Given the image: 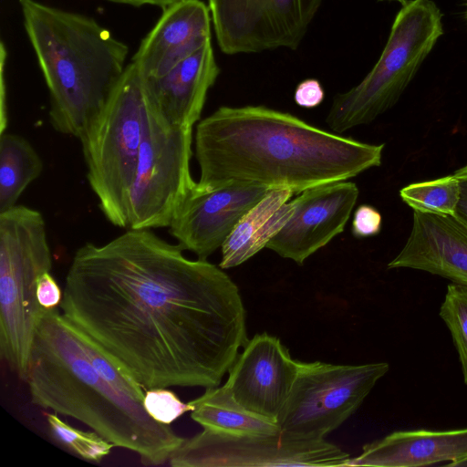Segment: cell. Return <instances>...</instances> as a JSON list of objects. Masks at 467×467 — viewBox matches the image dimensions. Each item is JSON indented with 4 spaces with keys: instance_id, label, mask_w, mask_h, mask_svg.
Instances as JSON below:
<instances>
[{
    "instance_id": "1",
    "label": "cell",
    "mask_w": 467,
    "mask_h": 467,
    "mask_svg": "<svg viewBox=\"0 0 467 467\" xmlns=\"http://www.w3.org/2000/svg\"><path fill=\"white\" fill-rule=\"evenodd\" d=\"M150 229L75 253L62 315L145 389L220 386L248 341L236 284Z\"/></svg>"
},
{
    "instance_id": "2",
    "label": "cell",
    "mask_w": 467,
    "mask_h": 467,
    "mask_svg": "<svg viewBox=\"0 0 467 467\" xmlns=\"http://www.w3.org/2000/svg\"><path fill=\"white\" fill-rule=\"evenodd\" d=\"M383 149L265 106H222L197 124L195 191L254 185L299 194L379 166Z\"/></svg>"
},
{
    "instance_id": "3",
    "label": "cell",
    "mask_w": 467,
    "mask_h": 467,
    "mask_svg": "<svg viewBox=\"0 0 467 467\" xmlns=\"http://www.w3.org/2000/svg\"><path fill=\"white\" fill-rule=\"evenodd\" d=\"M32 403L72 417L145 465L169 461L183 442L145 410L142 387L57 308H44L26 371Z\"/></svg>"
},
{
    "instance_id": "4",
    "label": "cell",
    "mask_w": 467,
    "mask_h": 467,
    "mask_svg": "<svg viewBox=\"0 0 467 467\" xmlns=\"http://www.w3.org/2000/svg\"><path fill=\"white\" fill-rule=\"evenodd\" d=\"M24 26L49 92V121L78 138L125 70L128 47L91 17L19 0Z\"/></svg>"
},
{
    "instance_id": "5",
    "label": "cell",
    "mask_w": 467,
    "mask_h": 467,
    "mask_svg": "<svg viewBox=\"0 0 467 467\" xmlns=\"http://www.w3.org/2000/svg\"><path fill=\"white\" fill-rule=\"evenodd\" d=\"M150 114L142 75L131 62L78 136L88 184L104 216L120 228H128L127 202Z\"/></svg>"
},
{
    "instance_id": "6",
    "label": "cell",
    "mask_w": 467,
    "mask_h": 467,
    "mask_svg": "<svg viewBox=\"0 0 467 467\" xmlns=\"http://www.w3.org/2000/svg\"><path fill=\"white\" fill-rule=\"evenodd\" d=\"M52 264L39 211L16 205L0 213V355L24 381L44 310L36 297L37 285Z\"/></svg>"
},
{
    "instance_id": "7",
    "label": "cell",
    "mask_w": 467,
    "mask_h": 467,
    "mask_svg": "<svg viewBox=\"0 0 467 467\" xmlns=\"http://www.w3.org/2000/svg\"><path fill=\"white\" fill-rule=\"evenodd\" d=\"M442 15L431 0L402 5L372 69L355 87L334 97L327 126L343 133L373 121L396 104L443 34Z\"/></svg>"
},
{
    "instance_id": "8",
    "label": "cell",
    "mask_w": 467,
    "mask_h": 467,
    "mask_svg": "<svg viewBox=\"0 0 467 467\" xmlns=\"http://www.w3.org/2000/svg\"><path fill=\"white\" fill-rule=\"evenodd\" d=\"M192 128L150 114L127 202L128 229L169 227L196 186L190 170Z\"/></svg>"
},
{
    "instance_id": "9",
    "label": "cell",
    "mask_w": 467,
    "mask_h": 467,
    "mask_svg": "<svg viewBox=\"0 0 467 467\" xmlns=\"http://www.w3.org/2000/svg\"><path fill=\"white\" fill-rule=\"evenodd\" d=\"M389 369L387 362L336 365L300 361L276 420L280 431L300 439H325L358 410Z\"/></svg>"
},
{
    "instance_id": "10",
    "label": "cell",
    "mask_w": 467,
    "mask_h": 467,
    "mask_svg": "<svg viewBox=\"0 0 467 467\" xmlns=\"http://www.w3.org/2000/svg\"><path fill=\"white\" fill-rule=\"evenodd\" d=\"M349 455L325 439L275 434H231L207 429L171 454L172 467L344 466Z\"/></svg>"
},
{
    "instance_id": "11",
    "label": "cell",
    "mask_w": 467,
    "mask_h": 467,
    "mask_svg": "<svg viewBox=\"0 0 467 467\" xmlns=\"http://www.w3.org/2000/svg\"><path fill=\"white\" fill-rule=\"evenodd\" d=\"M323 0H208L218 47L226 55L296 50Z\"/></svg>"
},
{
    "instance_id": "12",
    "label": "cell",
    "mask_w": 467,
    "mask_h": 467,
    "mask_svg": "<svg viewBox=\"0 0 467 467\" xmlns=\"http://www.w3.org/2000/svg\"><path fill=\"white\" fill-rule=\"evenodd\" d=\"M356 183L340 181L308 188L294 199V212L266 244L298 265L341 234L358 198Z\"/></svg>"
},
{
    "instance_id": "13",
    "label": "cell",
    "mask_w": 467,
    "mask_h": 467,
    "mask_svg": "<svg viewBox=\"0 0 467 467\" xmlns=\"http://www.w3.org/2000/svg\"><path fill=\"white\" fill-rule=\"evenodd\" d=\"M299 362L278 337L256 334L238 354L224 385L244 408L276 422L289 397Z\"/></svg>"
},
{
    "instance_id": "14",
    "label": "cell",
    "mask_w": 467,
    "mask_h": 467,
    "mask_svg": "<svg viewBox=\"0 0 467 467\" xmlns=\"http://www.w3.org/2000/svg\"><path fill=\"white\" fill-rule=\"evenodd\" d=\"M270 190L235 185L200 192L194 188L171 221L170 234L182 250L206 260L222 247L243 215Z\"/></svg>"
},
{
    "instance_id": "15",
    "label": "cell",
    "mask_w": 467,
    "mask_h": 467,
    "mask_svg": "<svg viewBox=\"0 0 467 467\" xmlns=\"http://www.w3.org/2000/svg\"><path fill=\"white\" fill-rule=\"evenodd\" d=\"M388 268L420 270L467 286V224L454 215L413 212L410 234Z\"/></svg>"
},
{
    "instance_id": "16",
    "label": "cell",
    "mask_w": 467,
    "mask_h": 467,
    "mask_svg": "<svg viewBox=\"0 0 467 467\" xmlns=\"http://www.w3.org/2000/svg\"><path fill=\"white\" fill-rule=\"evenodd\" d=\"M212 17L201 0H184L163 10L141 41L132 62L143 78L167 73L211 41Z\"/></svg>"
},
{
    "instance_id": "17",
    "label": "cell",
    "mask_w": 467,
    "mask_h": 467,
    "mask_svg": "<svg viewBox=\"0 0 467 467\" xmlns=\"http://www.w3.org/2000/svg\"><path fill=\"white\" fill-rule=\"evenodd\" d=\"M220 74L211 41L162 76L143 78L150 107L171 124L193 127Z\"/></svg>"
},
{
    "instance_id": "18",
    "label": "cell",
    "mask_w": 467,
    "mask_h": 467,
    "mask_svg": "<svg viewBox=\"0 0 467 467\" xmlns=\"http://www.w3.org/2000/svg\"><path fill=\"white\" fill-rule=\"evenodd\" d=\"M467 460V428L394 431L365 444L344 466L416 467L445 463L458 467Z\"/></svg>"
},
{
    "instance_id": "19",
    "label": "cell",
    "mask_w": 467,
    "mask_h": 467,
    "mask_svg": "<svg viewBox=\"0 0 467 467\" xmlns=\"http://www.w3.org/2000/svg\"><path fill=\"white\" fill-rule=\"evenodd\" d=\"M288 189H271L239 220L222 245L219 266H238L266 247L267 243L285 226L294 212Z\"/></svg>"
},
{
    "instance_id": "20",
    "label": "cell",
    "mask_w": 467,
    "mask_h": 467,
    "mask_svg": "<svg viewBox=\"0 0 467 467\" xmlns=\"http://www.w3.org/2000/svg\"><path fill=\"white\" fill-rule=\"evenodd\" d=\"M191 418L203 429L231 434H275L276 422L257 415L240 405L223 384L207 389L189 401Z\"/></svg>"
},
{
    "instance_id": "21",
    "label": "cell",
    "mask_w": 467,
    "mask_h": 467,
    "mask_svg": "<svg viewBox=\"0 0 467 467\" xmlns=\"http://www.w3.org/2000/svg\"><path fill=\"white\" fill-rule=\"evenodd\" d=\"M43 169L41 157L27 140L13 133L0 134V213L16 205Z\"/></svg>"
},
{
    "instance_id": "22",
    "label": "cell",
    "mask_w": 467,
    "mask_h": 467,
    "mask_svg": "<svg viewBox=\"0 0 467 467\" xmlns=\"http://www.w3.org/2000/svg\"><path fill=\"white\" fill-rule=\"evenodd\" d=\"M400 196L413 212L454 215L460 198V183L453 173L410 183L400 191Z\"/></svg>"
},
{
    "instance_id": "23",
    "label": "cell",
    "mask_w": 467,
    "mask_h": 467,
    "mask_svg": "<svg viewBox=\"0 0 467 467\" xmlns=\"http://www.w3.org/2000/svg\"><path fill=\"white\" fill-rule=\"evenodd\" d=\"M52 436L68 451L81 459L99 462L109 455L114 445L96 431H83L63 420L57 413H46Z\"/></svg>"
},
{
    "instance_id": "24",
    "label": "cell",
    "mask_w": 467,
    "mask_h": 467,
    "mask_svg": "<svg viewBox=\"0 0 467 467\" xmlns=\"http://www.w3.org/2000/svg\"><path fill=\"white\" fill-rule=\"evenodd\" d=\"M439 315L451 335L458 352L463 381L467 384V286L450 284Z\"/></svg>"
},
{
    "instance_id": "25",
    "label": "cell",
    "mask_w": 467,
    "mask_h": 467,
    "mask_svg": "<svg viewBox=\"0 0 467 467\" xmlns=\"http://www.w3.org/2000/svg\"><path fill=\"white\" fill-rule=\"evenodd\" d=\"M143 405L154 420L169 425L184 413L192 410L189 402H182L168 388L147 389L144 393Z\"/></svg>"
},
{
    "instance_id": "26",
    "label": "cell",
    "mask_w": 467,
    "mask_h": 467,
    "mask_svg": "<svg viewBox=\"0 0 467 467\" xmlns=\"http://www.w3.org/2000/svg\"><path fill=\"white\" fill-rule=\"evenodd\" d=\"M382 226V216L372 205L361 204L354 212L351 233L356 238L377 235Z\"/></svg>"
},
{
    "instance_id": "27",
    "label": "cell",
    "mask_w": 467,
    "mask_h": 467,
    "mask_svg": "<svg viewBox=\"0 0 467 467\" xmlns=\"http://www.w3.org/2000/svg\"><path fill=\"white\" fill-rule=\"evenodd\" d=\"M325 99V90L316 78H306L296 88L294 100L296 104L304 109L318 107Z\"/></svg>"
},
{
    "instance_id": "28",
    "label": "cell",
    "mask_w": 467,
    "mask_h": 467,
    "mask_svg": "<svg viewBox=\"0 0 467 467\" xmlns=\"http://www.w3.org/2000/svg\"><path fill=\"white\" fill-rule=\"evenodd\" d=\"M63 296L55 278L50 272H46L41 275L36 289V297L39 305L46 309L57 308Z\"/></svg>"
},
{
    "instance_id": "29",
    "label": "cell",
    "mask_w": 467,
    "mask_h": 467,
    "mask_svg": "<svg viewBox=\"0 0 467 467\" xmlns=\"http://www.w3.org/2000/svg\"><path fill=\"white\" fill-rule=\"evenodd\" d=\"M454 174L460 183V198L454 216L467 224V164L457 170Z\"/></svg>"
},
{
    "instance_id": "30",
    "label": "cell",
    "mask_w": 467,
    "mask_h": 467,
    "mask_svg": "<svg viewBox=\"0 0 467 467\" xmlns=\"http://www.w3.org/2000/svg\"><path fill=\"white\" fill-rule=\"evenodd\" d=\"M110 2L117 4L130 5L133 6H141L144 5H150L161 7L163 10L171 5H173L179 2L184 0H109Z\"/></svg>"
},
{
    "instance_id": "31",
    "label": "cell",
    "mask_w": 467,
    "mask_h": 467,
    "mask_svg": "<svg viewBox=\"0 0 467 467\" xmlns=\"http://www.w3.org/2000/svg\"><path fill=\"white\" fill-rule=\"evenodd\" d=\"M379 1H395V2H399L402 5H406L408 2V0H379Z\"/></svg>"
},
{
    "instance_id": "32",
    "label": "cell",
    "mask_w": 467,
    "mask_h": 467,
    "mask_svg": "<svg viewBox=\"0 0 467 467\" xmlns=\"http://www.w3.org/2000/svg\"><path fill=\"white\" fill-rule=\"evenodd\" d=\"M460 466H462V467H463V466H467V460H464V461H462V462H460V463L458 464V467H460Z\"/></svg>"
},
{
    "instance_id": "33",
    "label": "cell",
    "mask_w": 467,
    "mask_h": 467,
    "mask_svg": "<svg viewBox=\"0 0 467 467\" xmlns=\"http://www.w3.org/2000/svg\"><path fill=\"white\" fill-rule=\"evenodd\" d=\"M466 5H467V0H466ZM466 17H467V11H466Z\"/></svg>"
}]
</instances>
